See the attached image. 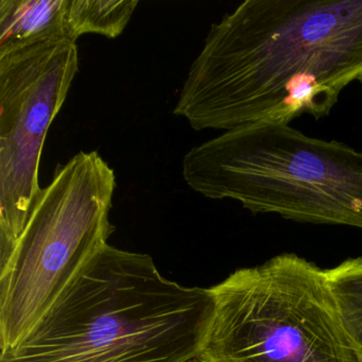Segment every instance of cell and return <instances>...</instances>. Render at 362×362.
Returning a JSON list of instances; mask_svg holds the SVG:
<instances>
[{
  "label": "cell",
  "mask_w": 362,
  "mask_h": 362,
  "mask_svg": "<svg viewBox=\"0 0 362 362\" xmlns=\"http://www.w3.org/2000/svg\"><path fill=\"white\" fill-rule=\"evenodd\" d=\"M326 274L343 323L362 354V257L349 258Z\"/></svg>",
  "instance_id": "9"
},
{
  "label": "cell",
  "mask_w": 362,
  "mask_h": 362,
  "mask_svg": "<svg viewBox=\"0 0 362 362\" xmlns=\"http://www.w3.org/2000/svg\"><path fill=\"white\" fill-rule=\"evenodd\" d=\"M209 290L202 362H362L326 270L296 254L239 269Z\"/></svg>",
  "instance_id": "4"
},
{
  "label": "cell",
  "mask_w": 362,
  "mask_h": 362,
  "mask_svg": "<svg viewBox=\"0 0 362 362\" xmlns=\"http://www.w3.org/2000/svg\"><path fill=\"white\" fill-rule=\"evenodd\" d=\"M186 362H202L200 360V358L197 356V357L192 358V359L188 360V361Z\"/></svg>",
  "instance_id": "10"
},
{
  "label": "cell",
  "mask_w": 362,
  "mask_h": 362,
  "mask_svg": "<svg viewBox=\"0 0 362 362\" xmlns=\"http://www.w3.org/2000/svg\"><path fill=\"white\" fill-rule=\"evenodd\" d=\"M362 81V0H245L211 25L173 109L194 130L319 120Z\"/></svg>",
  "instance_id": "1"
},
{
  "label": "cell",
  "mask_w": 362,
  "mask_h": 362,
  "mask_svg": "<svg viewBox=\"0 0 362 362\" xmlns=\"http://www.w3.org/2000/svg\"><path fill=\"white\" fill-rule=\"evenodd\" d=\"M139 0H67V24L76 43L83 35L114 39L128 26Z\"/></svg>",
  "instance_id": "8"
},
{
  "label": "cell",
  "mask_w": 362,
  "mask_h": 362,
  "mask_svg": "<svg viewBox=\"0 0 362 362\" xmlns=\"http://www.w3.org/2000/svg\"><path fill=\"white\" fill-rule=\"evenodd\" d=\"M214 317L211 290L167 279L147 254L107 245L0 362H186Z\"/></svg>",
  "instance_id": "2"
},
{
  "label": "cell",
  "mask_w": 362,
  "mask_h": 362,
  "mask_svg": "<svg viewBox=\"0 0 362 362\" xmlns=\"http://www.w3.org/2000/svg\"><path fill=\"white\" fill-rule=\"evenodd\" d=\"M184 181L253 214L362 230V152L289 124H251L192 148Z\"/></svg>",
  "instance_id": "3"
},
{
  "label": "cell",
  "mask_w": 362,
  "mask_h": 362,
  "mask_svg": "<svg viewBox=\"0 0 362 362\" xmlns=\"http://www.w3.org/2000/svg\"><path fill=\"white\" fill-rule=\"evenodd\" d=\"M113 169L97 151L58 165L0 268V349L22 342L107 245Z\"/></svg>",
  "instance_id": "5"
},
{
  "label": "cell",
  "mask_w": 362,
  "mask_h": 362,
  "mask_svg": "<svg viewBox=\"0 0 362 362\" xmlns=\"http://www.w3.org/2000/svg\"><path fill=\"white\" fill-rule=\"evenodd\" d=\"M78 69L73 42L40 44L0 56V268L41 194L44 143Z\"/></svg>",
  "instance_id": "6"
},
{
  "label": "cell",
  "mask_w": 362,
  "mask_h": 362,
  "mask_svg": "<svg viewBox=\"0 0 362 362\" xmlns=\"http://www.w3.org/2000/svg\"><path fill=\"white\" fill-rule=\"evenodd\" d=\"M62 41L73 42L67 0H0V56Z\"/></svg>",
  "instance_id": "7"
}]
</instances>
